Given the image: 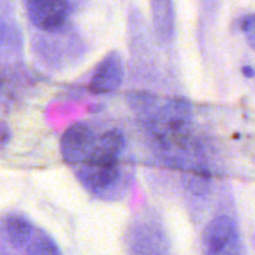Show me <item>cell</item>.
Masks as SVG:
<instances>
[{
	"label": "cell",
	"mask_w": 255,
	"mask_h": 255,
	"mask_svg": "<svg viewBox=\"0 0 255 255\" xmlns=\"http://www.w3.org/2000/svg\"><path fill=\"white\" fill-rule=\"evenodd\" d=\"M125 136L119 129L105 132L81 163L79 179L87 189L105 191L120 176V156L125 148Z\"/></svg>",
	"instance_id": "obj_1"
},
{
	"label": "cell",
	"mask_w": 255,
	"mask_h": 255,
	"mask_svg": "<svg viewBox=\"0 0 255 255\" xmlns=\"http://www.w3.org/2000/svg\"><path fill=\"white\" fill-rule=\"evenodd\" d=\"M152 21L158 39L169 42L176 35V10L173 0H149Z\"/></svg>",
	"instance_id": "obj_7"
},
{
	"label": "cell",
	"mask_w": 255,
	"mask_h": 255,
	"mask_svg": "<svg viewBox=\"0 0 255 255\" xmlns=\"http://www.w3.org/2000/svg\"><path fill=\"white\" fill-rule=\"evenodd\" d=\"M201 2H202V6L206 9V11L213 12L216 11L217 7L219 6L222 0H201Z\"/></svg>",
	"instance_id": "obj_12"
},
{
	"label": "cell",
	"mask_w": 255,
	"mask_h": 255,
	"mask_svg": "<svg viewBox=\"0 0 255 255\" xmlns=\"http://www.w3.org/2000/svg\"><path fill=\"white\" fill-rule=\"evenodd\" d=\"M10 139H11V129L4 121H0V149L6 147Z\"/></svg>",
	"instance_id": "obj_11"
},
{
	"label": "cell",
	"mask_w": 255,
	"mask_h": 255,
	"mask_svg": "<svg viewBox=\"0 0 255 255\" xmlns=\"http://www.w3.org/2000/svg\"><path fill=\"white\" fill-rule=\"evenodd\" d=\"M74 6L67 0H26L30 22L46 32H57L67 24Z\"/></svg>",
	"instance_id": "obj_4"
},
{
	"label": "cell",
	"mask_w": 255,
	"mask_h": 255,
	"mask_svg": "<svg viewBox=\"0 0 255 255\" xmlns=\"http://www.w3.org/2000/svg\"><path fill=\"white\" fill-rule=\"evenodd\" d=\"M243 72H244V74L247 75V76H249V77L253 76V74H254L253 70H252L251 67H244V69H243Z\"/></svg>",
	"instance_id": "obj_14"
},
{
	"label": "cell",
	"mask_w": 255,
	"mask_h": 255,
	"mask_svg": "<svg viewBox=\"0 0 255 255\" xmlns=\"http://www.w3.org/2000/svg\"><path fill=\"white\" fill-rule=\"evenodd\" d=\"M5 36H6V25L4 24L2 20H0V44L4 41Z\"/></svg>",
	"instance_id": "obj_13"
},
{
	"label": "cell",
	"mask_w": 255,
	"mask_h": 255,
	"mask_svg": "<svg viewBox=\"0 0 255 255\" xmlns=\"http://www.w3.org/2000/svg\"><path fill=\"white\" fill-rule=\"evenodd\" d=\"M95 142L96 139L94 132L87 125L80 122L71 125L60 139V152L62 158L67 164L82 163L89 156Z\"/></svg>",
	"instance_id": "obj_5"
},
{
	"label": "cell",
	"mask_w": 255,
	"mask_h": 255,
	"mask_svg": "<svg viewBox=\"0 0 255 255\" xmlns=\"http://www.w3.org/2000/svg\"><path fill=\"white\" fill-rule=\"evenodd\" d=\"M184 100H173L157 114L151 122V129L159 142L182 144L188 138L191 115Z\"/></svg>",
	"instance_id": "obj_2"
},
{
	"label": "cell",
	"mask_w": 255,
	"mask_h": 255,
	"mask_svg": "<svg viewBox=\"0 0 255 255\" xmlns=\"http://www.w3.org/2000/svg\"><path fill=\"white\" fill-rule=\"evenodd\" d=\"M27 255H62L59 246L52 238L41 233L34 236L26 246Z\"/></svg>",
	"instance_id": "obj_9"
},
{
	"label": "cell",
	"mask_w": 255,
	"mask_h": 255,
	"mask_svg": "<svg viewBox=\"0 0 255 255\" xmlns=\"http://www.w3.org/2000/svg\"><path fill=\"white\" fill-rule=\"evenodd\" d=\"M241 29L247 37V41L255 50V14H248L241 22Z\"/></svg>",
	"instance_id": "obj_10"
},
{
	"label": "cell",
	"mask_w": 255,
	"mask_h": 255,
	"mask_svg": "<svg viewBox=\"0 0 255 255\" xmlns=\"http://www.w3.org/2000/svg\"><path fill=\"white\" fill-rule=\"evenodd\" d=\"M1 85H2V81H1V79H0V87H1Z\"/></svg>",
	"instance_id": "obj_16"
},
{
	"label": "cell",
	"mask_w": 255,
	"mask_h": 255,
	"mask_svg": "<svg viewBox=\"0 0 255 255\" xmlns=\"http://www.w3.org/2000/svg\"><path fill=\"white\" fill-rule=\"evenodd\" d=\"M67 1H69V2H71V5H72V6H76V5L77 4H81V2L82 1H85V0H67Z\"/></svg>",
	"instance_id": "obj_15"
},
{
	"label": "cell",
	"mask_w": 255,
	"mask_h": 255,
	"mask_svg": "<svg viewBox=\"0 0 255 255\" xmlns=\"http://www.w3.org/2000/svg\"><path fill=\"white\" fill-rule=\"evenodd\" d=\"M7 239L15 248H22L30 243L34 237V226L25 217L14 214L5 222Z\"/></svg>",
	"instance_id": "obj_8"
},
{
	"label": "cell",
	"mask_w": 255,
	"mask_h": 255,
	"mask_svg": "<svg viewBox=\"0 0 255 255\" xmlns=\"http://www.w3.org/2000/svg\"><path fill=\"white\" fill-rule=\"evenodd\" d=\"M206 255H239L241 239L237 224L231 217L221 216L209 222L203 234Z\"/></svg>",
	"instance_id": "obj_3"
},
{
	"label": "cell",
	"mask_w": 255,
	"mask_h": 255,
	"mask_svg": "<svg viewBox=\"0 0 255 255\" xmlns=\"http://www.w3.org/2000/svg\"><path fill=\"white\" fill-rule=\"evenodd\" d=\"M125 76L124 61L117 51L107 54L95 69L89 89L94 94H110L122 85Z\"/></svg>",
	"instance_id": "obj_6"
}]
</instances>
